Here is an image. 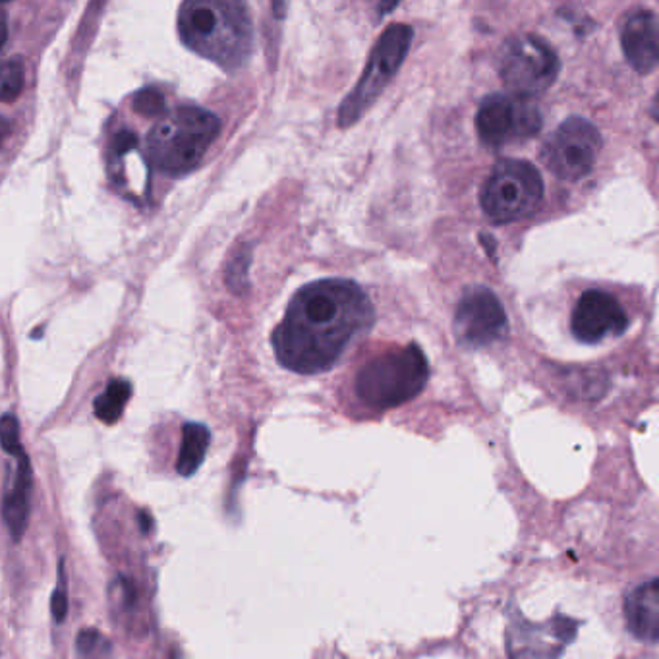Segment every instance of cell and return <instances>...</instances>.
Here are the masks:
<instances>
[{
    "label": "cell",
    "instance_id": "obj_1",
    "mask_svg": "<svg viewBox=\"0 0 659 659\" xmlns=\"http://www.w3.org/2000/svg\"><path fill=\"white\" fill-rule=\"evenodd\" d=\"M374 317L362 286L346 278H322L294 294L283 322L273 331V348L281 366L294 374H322Z\"/></svg>",
    "mask_w": 659,
    "mask_h": 659
},
{
    "label": "cell",
    "instance_id": "obj_2",
    "mask_svg": "<svg viewBox=\"0 0 659 659\" xmlns=\"http://www.w3.org/2000/svg\"><path fill=\"white\" fill-rule=\"evenodd\" d=\"M178 33L190 51L225 70L244 67L254 47L246 0H184Z\"/></svg>",
    "mask_w": 659,
    "mask_h": 659
},
{
    "label": "cell",
    "instance_id": "obj_3",
    "mask_svg": "<svg viewBox=\"0 0 659 659\" xmlns=\"http://www.w3.org/2000/svg\"><path fill=\"white\" fill-rule=\"evenodd\" d=\"M219 132V118L209 110L180 107L147 136L149 159L167 175H186L198 167Z\"/></svg>",
    "mask_w": 659,
    "mask_h": 659
},
{
    "label": "cell",
    "instance_id": "obj_4",
    "mask_svg": "<svg viewBox=\"0 0 659 659\" xmlns=\"http://www.w3.org/2000/svg\"><path fill=\"white\" fill-rule=\"evenodd\" d=\"M427 380L430 366L424 352L409 345L370 360L356 377V395L370 409L387 411L420 395Z\"/></svg>",
    "mask_w": 659,
    "mask_h": 659
},
{
    "label": "cell",
    "instance_id": "obj_5",
    "mask_svg": "<svg viewBox=\"0 0 659 659\" xmlns=\"http://www.w3.org/2000/svg\"><path fill=\"white\" fill-rule=\"evenodd\" d=\"M414 31L404 23H395L385 30L380 41L375 43L374 51L370 55L366 70L362 73L356 88L352 89L338 112V125L343 128L356 125L364 117L372 105L387 88L388 81L399 72L409 49H411Z\"/></svg>",
    "mask_w": 659,
    "mask_h": 659
},
{
    "label": "cell",
    "instance_id": "obj_6",
    "mask_svg": "<svg viewBox=\"0 0 659 659\" xmlns=\"http://www.w3.org/2000/svg\"><path fill=\"white\" fill-rule=\"evenodd\" d=\"M543 198V180L534 165L506 159L495 165L482 188V207L495 223H511L535 212Z\"/></svg>",
    "mask_w": 659,
    "mask_h": 659
},
{
    "label": "cell",
    "instance_id": "obj_7",
    "mask_svg": "<svg viewBox=\"0 0 659 659\" xmlns=\"http://www.w3.org/2000/svg\"><path fill=\"white\" fill-rule=\"evenodd\" d=\"M561 62L555 51L540 37L517 36L503 47L499 73L506 89L517 97L542 96L555 83Z\"/></svg>",
    "mask_w": 659,
    "mask_h": 659
},
{
    "label": "cell",
    "instance_id": "obj_8",
    "mask_svg": "<svg viewBox=\"0 0 659 659\" xmlns=\"http://www.w3.org/2000/svg\"><path fill=\"white\" fill-rule=\"evenodd\" d=\"M600 149L601 136L592 122L567 118L545 141L543 165L561 180H580L593 169Z\"/></svg>",
    "mask_w": 659,
    "mask_h": 659
},
{
    "label": "cell",
    "instance_id": "obj_9",
    "mask_svg": "<svg viewBox=\"0 0 659 659\" xmlns=\"http://www.w3.org/2000/svg\"><path fill=\"white\" fill-rule=\"evenodd\" d=\"M476 126L485 146L501 147L513 139L534 138L542 128V115L530 99L495 94L478 110Z\"/></svg>",
    "mask_w": 659,
    "mask_h": 659
},
{
    "label": "cell",
    "instance_id": "obj_10",
    "mask_svg": "<svg viewBox=\"0 0 659 659\" xmlns=\"http://www.w3.org/2000/svg\"><path fill=\"white\" fill-rule=\"evenodd\" d=\"M509 327L505 309L485 286L470 288L454 309V333L462 345L480 348L503 337Z\"/></svg>",
    "mask_w": 659,
    "mask_h": 659
},
{
    "label": "cell",
    "instance_id": "obj_11",
    "mask_svg": "<svg viewBox=\"0 0 659 659\" xmlns=\"http://www.w3.org/2000/svg\"><path fill=\"white\" fill-rule=\"evenodd\" d=\"M629 327V317L613 294L587 291L572 309V335L584 345H598L608 337H619Z\"/></svg>",
    "mask_w": 659,
    "mask_h": 659
},
{
    "label": "cell",
    "instance_id": "obj_12",
    "mask_svg": "<svg viewBox=\"0 0 659 659\" xmlns=\"http://www.w3.org/2000/svg\"><path fill=\"white\" fill-rule=\"evenodd\" d=\"M624 57L637 72L650 73L658 67L659 31L658 18L650 10L630 16L621 33Z\"/></svg>",
    "mask_w": 659,
    "mask_h": 659
},
{
    "label": "cell",
    "instance_id": "obj_13",
    "mask_svg": "<svg viewBox=\"0 0 659 659\" xmlns=\"http://www.w3.org/2000/svg\"><path fill=\"white\" fill-rule=\"evenodd\" d=\"M627 629L642 642L656 645L659 638V584L648 580L624 598Z\"/></svg>",
    "mask_w": 659,
    "mask_h": 659
},
{
    "label": "cell",
    "instance_id": "obj_14",
    "mask_svg": "<svg viewBox=\"0 0 659 659\" xmlns=\"http://www.w3.org/2000/svg\"><path fill=\"white\" fill-rule=\"evenodd\" d=\"M31 485H33V478H31L30 459L23 453L18 456L14 480H12V485L7 491V495L2 499V517H4V522H7L8 530H10L14 542L22 540L26 527H28Z\"/></svg>",
    "mask_w": 659,
    "mask_h": 659
},
{
    "label": "cell",
    "instance_id": "obj_15",
    "mask_svg": "<svg viewBox=\"0 0 659 659\" xmlns=\"http://www.w3.org/2000/svg\"><path fill=\"white\" fill-rule=\"evenodd\" d=\"M209 441H212V433L207 430V425L196 424V422L184 424L183 445L176 462V470L180 476L190 478L198 472L201 462L206 459Z\"/></svg>",
    "mask_w": 659,
    "mask_h": 659
},
{
    "label": "cell",
    "instance_id": "obj_16",
    "mask_svg": "<svg viewBox=\"0 0 659 659\" xmlns=\"http://www.w3.org/2000/svg\"><path fill=\"white\" fill-rule=\"evenodd\" d=\"M132 396V385L126 380H112L107 385L104 393L97 396L94 403V411L96 416L104 422V424H117L118 420L122 417L125 406Z\"/></svg>",
    "mask_w": 659,
    "mask_h": 659
},
{
    "label": "cell",
    "instance_id": "obj_17",
    "mask_svg": "<svg viewBox=\"0 0 659 659\" xmlns=\"http://www.w3.org/2000/svg\"><path fill=\"white\" fill-rule=\"evenodd\" d=\"M26 86V68L22 60L10 59L0 65V101L12 104L22 96Z\"/></svg>",
    "mask_w": 659,
    "mask_h": 659
},
{
    "label": "cell",
    "instance_id": "obj_18",
    "mask_svg": "<svg viewBox=\"0 0 659 659\" xmlns=\"http://www.w3.org/2000/svg\"><path fill=\"white\" fill-rule=\"evenodd\" d=\"M76 648H78V653L83 656V658H104V656H109L110 650V642L107 638L101 635V632H97V630H83L78 635L76 638Z\"/></svg>",
    "mask_w": 659,
    "mask_h": 659
},
{
    "label": "cell",
    "instance_id": "obj_19",
    "mask_svg": "<svg viewBox=\"0 0 659 659\" xmlns=\"http://www.w3.org/2000/svg\"><path fill=\"white\" fill-rule=\"evenodd\" d=\"M134 109L141 117H161V115H165V109H167L165 96L155 88L141 89L138 96L134 97Z\"/></svg>",
    "mask_w": 659,
    "mask_h": 659
},
{
    "label": "cell",
    "instance_id": "obj_20",
    "mask_svg": "<svg viewBox=\"0 0 659 659\" xmlns=\"http://www.w3.org/2000/svg\"><path fill=\"white\" fill-rule=\"evenodd\" d=\"M0 447L10 456H20L23 454L22 443H20V424L12 414L0 417Z\"/></svg>",
    "mask_w": 659,
    "mask_h": 659
},
{
    "label": "cell",
    "instance_id": "obj_21",
    "mask_svg": "<svg viewBox=\"0 0 659 659\" xmlns=\"http://www.w3.org/2000/svg\"><path fill=\"white\" fill-rule=\"evenodd\" d=\"M52 617L57 623H62L68 616L67 572H65V559L59 564V587L52 592Z\"/></svg>",
    "mask_w": 659,
    "mask_h": 659
},
{
    "label": "cell",
    "instance_id": "obj_22",
    "mask_svg": "<svg viewBox=\"0 0 659 659\" xmlns=\"http://www.w3.org/2000/svg\"><path fill=\"white\" fill-rule=\"evenodd\" d=\"M248 264L249 252L248 249H243V252H238V254H236L235 259H233L230 265H228V285L233 286V291H238L240 285H243V281H240V278L246 277Z\"/></svg>",
    "mask_w": 659,
    "mask_h": 659
},
{
    "label": "cell",
    "instance_id": "obj_23",
    "mask_svg": "<svg viewBox=\"0 0 659 659\" xmlns=\"http://www.w3.org/2000/svg\"><path fill=\"white\" fill-rule=\"evenodd\" d=\"M375 4H377V14L385 16L391 10H395L401 4V0H375Z\"/></svg>",
    "mask_w": 659,
    "mask_h": 659
},
{
    "label": "cell",
    "instance_id": "obj_24",
    "mask_svg": "<svg viewBox=\"0 0 659 659\" xmlns=\"http://www.w3.org/2000/svg\"><path fill=\"white\" fill-rule=\"evenodd\" d=\"M139 528H141V532L144 534H149L151 532V528H154V522H151V517L147 513H139Z\"/></svg>",
    "mask_w": 659,
    "mask_h": 659
},
{
    "label": "cell",
    "instance_id": "obj_25",
    "mask_svg": "<svg viewBox=\"0 0 659 659\" xmlns=\"http://www.w3.org/2000/svg\"><path fill=\"white\" fill-rule=\"evenodd\" d=\"M8 134H10V125H8L7 118L0 117V146L7 139Z\"/></svg>",
    "mask_w": 659,
    "mask_h": 659
},
{
    "label": "cell",
    "instance_id": "obj_26",
    "mask_svg": "<svg viewBox=\"0 0 659 659\" xmlns=\"http://www.w3.org/2000/svg\"><path fill=\"white\" fill-rule=\"evenodd\" d=\"M7 41V18L4 14H0V47Z\"/></svg>",
    "mask_w": 659,
    "mask_h": 659
},
{
    "label": "cell",
    "instance_id": "obj_27",
    "mask_svg": "<svg viewBox=\"0 0 659 659\" xmlns=\"http://www.w3.org/2000/svg\"><path fill=\"white\" fill-rule=\"evenodd\" d=\"M273 10H275L277 18H283L285 16V0H273Z\"/></svg>",
    "mask_w": 659,
    "mask_h": 659
},
{
    "label": "cell",
    "instance_id": "obj_28",
    "mask_svg": "<svg viewBox=\"0 0 659 659\" xmlns=\"http://www.w3.org/2000/svg\"><path fill=\"white\" fill-rule=\"evenodd\" d=\"M0 2H8V0H0Z\"/></svg>",
    "mask_w": 659,
    "mask_h": 659
}]
</instances>
